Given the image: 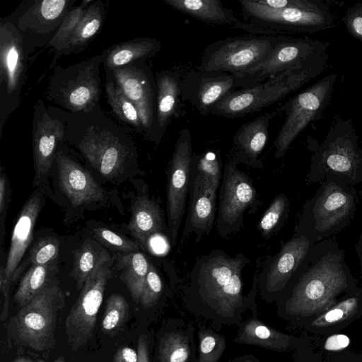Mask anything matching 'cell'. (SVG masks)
Returning <instances> with one entry per match:
<instances>
[{"label": "cell", "mask_w": 362, "mask_h": 362, "mask_svg": "<svg viewBox=\"0 0 362 362\" xmlns=\"http://www.w3.org/2000/svg\"><path fill=\"white\" fill-rule=\"evenodd\" d=\"M249 262L243 253L230 256L221 250L197 257L182 289L183 307L219 328L239 326L248 310L257 315L259 273L255 274L249 292H243V272Z\"/></svg>", "instance_id": "obj_1"}, {"label": "cell", "mask_w": 362, "mask_h": 362, "mask_svg": "<svg viewBox=\"0 0 362 362\" xmlns=\"http://www.w3.org/2000/svg\"><path fill=\"white\" fill-rule=\"evenodd\" d=\"M355 284L344 251L335 239H325L313 245L298 267L277 300V313L286 318L320 313Z\"/></svg>", "instance_id": "obj_2"}, {"label": "cell", "mask_w": 362, "mask_h": 362, "mask_svg": "<svg viewBox=\"0 0 362 362\" xmlns=\"http://www.w3.org/2000/svg\"><path fill=\"white\" fill-rule=\"evenodd\" d=\"M358 203L354 187L327 179L303 205L294 233L306 237L313 243L329 238L350 225Z\"/></svg>", "instance_id": "obj_3"}, {"label": "cell", "mask_w": 362, "mask_h": 362, "mask_svg": "<svg viewBox=\"0 0 362 362\" xmlns=\"http://www.w3.org/2000/svg\"><path fill=\"white\" fill-rule=\"evenodd\" d=\"M306 183H320L327 179L354 187L362 182V147L351 119H337L325 139L313 154Z\"/></svg>", "instance_id": "obj_4"}, {"label": "cell", "mask_w": 362, "mask_h": 362, "mask_svg": "<svg viewBox=\"0 0 362 362\" xmlns=\"http://www.w3.org/2000/svg\"><path fill=\"white\" fill-rule=\"evenodd\" d=\"M64 305L65 296L59 286L42 290L11 318L6 332L8 344L36 351L52 349L56 344L55 329Z\"/></svg>", "instance_id": "obj_5"}, {"label": "cell", "mask_w": 362, "mask_h": 362, "mask_svg": "<svg viewBox=\"0 0 362 362\" xmlns=\"http://www.w3.org/2000/svg\"><path fill=\"white\" fill-rule=\"evenodd\" d=\"M242 11L240 30L250 34L271 36L291 33H315L332 27L333 16L328 6L317 0L308 8H272L256 0H239Z\"/></svg>", "instance_id": "obj_6"}, {"label": "cell", "mask_w": 362, "mask_h": 362, "mask_svg": "<svg viewBox=\"0 0 362 362\" xmlns=\"http://www.w3.org/2000/svg\"><path fill=\"white\" fill-rule=\"evenodd\" d=\"M283 36L250 34L217 40L206 47L195 69L202 72L244 74L259 65Z\"/></svg>", "instance_id": "obj_7"}, {"label": "cell", "mask_w": 362, "mask_h": 362, "mask_svg": "<svg viewBox=\"0 0 362 362\" xmlns=\"http://www.w3.org/2000/svg\"><path fill=\"white\" fill-rule=\"evenodd\" d=\"M323 71L319 69L293 71L252 88L236 89L214 106L210 114L226 119L254 114L286 98Z\"/></svg>", "instance_id": "obj_8"}, {"label": "cell", "mask_w": 362, "mask_h": 362, "mask_svg": "<svg viewBox=\"0 0 362 362\" xmlns=\"http://www.w3.org/2000/svg\"><path fill=\"white\" fill-rule=\"evenodd\" d=\"M112 258L105 250L98 252L95 267L66 317V341L74 351L85 346L93 338L97 314L112 276Z\"/></svg>", "instance_id": "obj_9"}, {"label": "cell", "mask_w": 362, "mask_h": 362, "mask_svg": "<svg viewBox=\"0 0 362 362\" xmlns=\"http://www.w3.org/2000/svg\"><path fill=\"white\" fill-rule=\"evenodd\" d=\"M329 42L308 37L283 36L268 57L257 66L244 74L257 83L290 72L319 69L325 71L329 57Z\"/></svg>", "instance_id": "obj_10"}, {"label": "cell", "mask_w": 362, "mask_h": 362, "mask_svg": "<svg viewBox=\"0 0 362 362\" xmlns=\"http://www.w3.org/2000/svg\"><path fill=\"white\" fill-rule=\"evenodd\" d=\"M337 74L327 75L299 93L279 110L286 117L274 142V157L282 158L299 134L313 121L322 117L329 105Z\"/></svg>", "instance_id": "obj_11"}, {"label": "cell", "mask_w": 362, "mask_h": 362, "mask_svg": "<svg viewBox=\"0 0 362 362\" xmlns=\"http://www.w3.org/2000/svg\"><path fill=\"white\" fill-rule=\"evenodd\" d=\"M218 197L216 223L217 232L223 238L238 232L245 212L255 213L260 205L252 180L238 169L232 158L224 165Z\"/></svg>", "instance_id": "obj_12"}, {"label": "cell", "mask_w": 362, "mask_h": 362, "mask_svg": "<svg viewBox=\"0 0 362 362\" xmlns=\"http://www.w3.org/2000/svg\"><path fill=\"white\" fill-rule=\"evenodd\" d=\"M193 156L191 133L189 129L184 128L179 132L168 172V234L173 247L177 243L185 212Z\"/></svg>", "instance_id": "obj_13"}, {"label": "cell", "mask_w": 362, "mask_h": 362, "mask_svg": "<svg viewBox=\"0 0 362 362\" xmlns=\"http://www.w3.org/2000/svg\"><path fill=\"white\" fill-rule=\"evenodd\" d=\"M258 83L247 74L188 71L182 80V99L202 115L210 114L214 106L230 92L252 88Z\"/></svg>", "instance_id": "obj_14"}, {"label": "cell", "mask_w": 362, "mask_h": 362, "mask_svg": "<svg viewBox=\"0 0 362 362\" xmlns=\"http://www.w3.org/2000/svg\"><path fill=\"white\" fill-rule=\"evenodd\" d=\"M314 244L294 233L274 256L267 257L258 276V292L265 302L279 300Z\"/></svg>", "instance_id": "obj_15"}, {"label": "cell", "mask_w": 362, "mask_h": 362, "mask_svg": "<svg viewBox=\"0 0 362 362\" xmlns=\"http://www.w3.org/2000/svg\"><path fill=\"white\" fill-rule=\"evenodd\" d=\"M148 67L128 64L112 70L115 83L136 107L143 128L152 130L156 124V113L153 78Z\"/></svg>", "instance_id": "obj_16"}, {"label": "cell", "mask_w": 362, "mask_h": 362, "mask_svg": "<svg viewBox=\"0 0 362 362\" xmlns=\"http://www.w3.org/2000/svg\"><path fill=\"white\" fill-rule=\"evenodd\" d=\"M281 112L279 108L267 112L243 124L233 136L232 159L255 168H264L260 155L269 139L272 119Z\"/></svg>", "instance_id": "obj_17"}, {"label": "cell", "mask_w": 362, "mask_h": 362, "mask_svg": "<svg viewBox=\"0 0 362 362\" xmlns=\"http://www.w3.org/2000/svg\"><path fill=\"white\" fill-rule=\"evenodd\" d=\"M196 328L192 322L172 318L166 322L157 341V362H197Z\"/></svg>", "instance_id": "obj_18"}, {"label": "cell", "mask_w": 362, "mask_h": 362, "mask_svg": "<svg viewBox=\"0 0 362 362\" xmlns=\"http://www.w3.org/2000/svg\"><path fill=\"white\" fill-rule=\"evenodd\" d=\"M42 204V198L37 194H32L20 211L13 229L5 267L1 266V282L11 284L16 270L33 239Z\"/></svg>", "instance_id": "obj_19"}, {"label": "cell", "mask_w": 362, "mask_h": 362, "mask_svg": "<svg viewBox=\"0 0 362 362\" xmlns=\"http://www.w3.org/2000/svg\"><path fill=\"white\" fill-rule=\"evenodd\" d=\"M56 160L61 189L74 206L103 199V189L88 170L61 153Z\"/></svg>", "instance_id": "obj_20"}, {"label": "cell", "mask_w": 362, "mask_h": 362, "mask_svg": "<svg viewBox=\"0 0 362 362\" xmlns=\"http://www.w3.org/2000/svg\"><path fill=\"white\" fill-rule=\"evenodd\" d=\"M190 202L181 243L191 233L199 242L204 235H209L213 229L216 216V198L211 195L202 182L191 173Z\"/></svg>", "instance_id": "obj_21"}, {"label": "cell", "mask_w": 362, "mask_h": 362, "mask_svg": "<svg viewBox=\"0 0 362 362\" xmlns=\"http://www.w3.org/2000/svg\"><path fill=\"white\" fill-rule=\"evenodd\" d=\"M80 149L92 166L107 179L120 173L127 156L125 148L106 134L85 139Z\"/></svg>", "instance_id": "obj_22"}, {"label": "cell", "mask_w": 362, "mask_h": 362, "mask_svg": "<svg viewBox=\"0 0 362 362\" xmlns=\"http://www.w3.org/2000/svg\"><path fill=\"white\" fill-rule=\"evenodd\" d=\"M156 81L157 108L154 130L160 139L171 120L182 113V80L177 72L163 71L157 73Z\"/></svg>", "instance_id": "obj_23"}, {"label": "cell", "mask_w": 362, "mask_h": 362, "mask_svg": "<svg viewBox=\"0 0 362 362\" xmlns=\"http://www.w3.org/2000/svg\"><path fill=\"white\" fill-rule=\"evenodd\" d=\"M238 327L233 341L264 348L272 351H287L293 348L297 339L281 332L261 321L257 315L243 320Z\"/></svg>", "instance_id": "obj_24"}, {"label": "cell", "mask_w": 362, "mask_h": 362, "mask_svg": "<svg viewBox=\"0 0 362 362\" xmlns=\"http://www.w3.org/2000/svg\"><path fill=\"white\" fill-rule=\"evenodd\" d=\"M98 62L86 64L80 68L74 79H71L62 88L59 97L62 104L73 111L88 110L98 100L99 84L98 69Z\"/></svg>", "instance_id": "obj_25"}, {"label": "cell", "mask_w": 362, "mask_h": 362, "mask_svg": "<svg viewBox=\"0 0 362 362\" xmlns=\"http://www.w3.org/2000/svg\"><path fill=\"white\" fill-rule=\"evenodd\" d=\"M127 228L140 244L147 248L150 240L164 229V220L157 202L143 194L135 200Z\"/></svg>", "instance_id": "obj_26"}, {"label": "cell", "mask_w": 362, "mask_h": 362, "mask_svg": "<svg viewBox=\"0 0 362 362\" xmlns=\"http://www.w3.org/2000/svg\"><path fill=\"white\" fill-rule=\"evenodd\" d=\"M169 6L205 23L239 29L242 23L235 12L220 0H163Z\"/></svg>", "instance_id": "obj_27"}, {"label": "cell", "mask_w": 362, "mask_h": 362, "mask_svg": "<svg viewBox=\"0 0 362 362\" xmlns=\"http://www.w3.org/2000/svg\"><path fill=\"white\" fill-rule=\"evenodd\" d=\"M1 82L11 93L17 88L23 71V51L20 37L12 25L1 24L0 29Z\"/></svg>", "instance_id": "obj_28"}, {"label": "cell", "mask_w": 362, "mask_h": 362, "mask_svg": "<svg viewBox=\"0 0 362 362\" xmlns=\"http://www.w3.org/2000/svg\"><path fill=\"white\" fill-rule=\"evenodd\" d=\"M63 124L45 115L33 131V153L38 175L46 173L52 164L59 141L64 136Z\"/></svg>", "instance_id": "obj_29"}, {"label": "cell", "mask_w": 362, "mask_h": 362, "mask_svg": "<svg viewBox=\"0 0 362 362\" xmlns=\"http://www.w3.org/2000/svg\"><path fill=\"white\" fill-rule=\"evenodd\" d=\"M57 272V262L44 265H32L21 279L14 294V301L21 307L27 305L51 282Z\"/></svg>", "instance_id": "obj_30"}, {"label": "cell", "mask_w": 362, "mask_h": 362, "mask_svg": "<svg viewBox=\"0 0 362 362\" xmlns=\"http://www.w3.org/2000/svg\"><path fill=\"white\" fill-rule=\"evenodd\" d=\"M160 42L154 38H144L115 47L105 63L112 71L132 62L154 56L160 49Z\"/></svg>", "instance_id": "obj_31"}, {"label": "cell", "mask_w": 362, "mask_h": 362, "mask_svg": "<svg viewBox=\"0 0 362 362\" xmlns=\"http://www.w3.org/2000/svg\"><path fill=\"white\" fill-rule=\"evenodd\" d=\"M149 265L150 262L141 252H134L119 257L118 267L122 270L121 279L136 303L140 302Z\"/></svg>", "instance_id": "obj_32"}, {"label": "cell", "mask_w": 362, "mask_h": 362, "mask_svg": "<svg viewBox=\"0 0 362 362\" xmlns=\"http://www.w3.org/2000/svg\"><path fill=\"white\" fill-rule=\"evenodd\" d=\"M191 173L202 182L211 196L216 198L223 175L220 150L211 149L194 155Z\"/></svg>", "instance_id": "obj_33"}, {"label": "cell", "mask_w": 362, "mask_h": 362, "mask_svg": "<svg viewBox=\"0 0 362 362\" xmlns=\"http://www.w3.org/2000/svg\"><path fill=\"white\" fill-rule=\"evenodd\" d=\"M69 1L66 0H45L37 1L22 18L29 28L40 30L56 23L64 14Z\"/></svg>", "instance_id": "obj_34"}, {"label": "cell", "mask_w": 362, "mask_h": 362, "mask_svg": "<svg viewBox=\"0 0 362 362\" xmlns=\"http://www.w3.org/2000/svg\"><path fill=\"white\" fill-rule=\"evenodd\" d=\"M288 212V197L284 193L277 194L258 221L257 230L264 238H269L284 224Z\"/></svg>", "instance_id": "obj_35"}, {"label": "cell", "mask_w": 362, "mask_h": 362, "mask_svg": "<svg viewBox=\"0 0 362 362\" xmlns=\"http://www.w3.org/2000/svg\"><path fill=\"white\" fill-rule=\"evenodd\" d=\"M197 337V362H218L226 349L225 337L204 325H199Z\"/></svg>", "instance_id": "obj_36"}, {"label": "cell", "mask_w": 362, "mask_h": 362, "mask_svg": "<svg viewBox=\"0 0 362 362\" xmlns=\"http://www.w3.org/2000/svg\"><path fill=\"white\" fill-rule=\"evenodd\" d=\"M103 6L98 1L88 8L66 48L82 45L97 33L103 19Z\"/></svg>", "instance_id": "obj_37"}, {"label": "cell", "mask_w": 362, "mask_h": 362, "mask_svg": "<svg viewBox=\"0 0 362 362\" xmlns=\"http://www.w3.org/2000/svg\"><path fill=\"white\" fill-rule=\"evenodd\" d=\"M105 90L110 105L121 119L137 128L143 127L136 107L115 83L107 82Z\"/></svg>", "instance_id": "obj_38"}, {"label": "cell", "mask_w": 362, "mask_h": 362, "mask_svg": "<svg viewBox=\"0 0 362 362\" xmlns=\"http://www.w3.org/2000/svg\"><path fill=\"white\" fill-rule=\"evenodd\" d=\"M73 254L74 265L71 276L76 281L77 289L81 290L95 267L98 252H95L91 243L86 240Z\"/></svg>", "instance_id": "obj_39"}, {"label": "cell", "mask_w": 362, "mask_h": 362, "mask_svg": "<svg viewBox=\"0 0 362 362\" xmlns=\"http://www.w3.org/2000/svg\"><path fill=\"white\" fill-rule=\"evenodd\" d=\"M129 305L125 298L119 293H113L107 299L101 327L106 332H113L121 327L128 318Z\"/></svg>", "instance_id": "obj_40"}, {"label": "cell", "mask_w": 362, "mask_h": 362, "mask_svg": "<svg viewBox=\"0 0 362 362\" xmlns=\"http://www.w3.org/2000/svg\"><path fill=\"white\" fill-rule=\"evenodd\" d=\"M359 303L360 298L358 293H355L330 307L325 313L313 320L312 325L322 327L341 322L358 310Z\"/></svg>", "instance_id": "obj_41"}, {"label": "cell", "mask_w": 362, "mask_h": 362, "mask_svg": "<svg viewBox=\"0 0 362 362\" xmlns=\"http://www.w3.org/2000/svg\"><path fill=\"white\" fill-rule=\"evenodd\" d=\"M91 1H83L82 4L76 7L64 17L49 45L54 47L57 52L66 49V45L74 34L86 10L83 8Z\"/></svg>", "instance_id": "obj_42"}, {"label": "cell", "mask_w": 362, "mask_h": 362, "mask_svg": "<svg viewBox=\"0 0 362 362\" xmlns=\"http://www.w3.org/2000/svg\"><path fill=\"white\" fill-rule=\"evenodd\" d=\"M164 289L165 286L160 275L154 264L150 262L139 303L145 309L155 307L161 299Z\"/></svg>", "instance_id": "obj_43"}, {"label": "cell", "mask_w": 362, "mask_h": 362, "mask_svg": "<svg viewBox=\"0 0 362 362\" xmlns=\"http://www.w3.org/2000/svg\"><path fill=\"white\" fill-rule=\"evenodd\" d=\"M59 253L57 238L47 236L35 242L30 251L29 260L32 265H44L57 262Z\"/></svg>", "instance_id": "obj_44"}, {"label": "cell", "mask_w": 362, "mask_h": 362, "mask_svg": "<svg viewBox=\"0 0 362 362\" xmlns=\"http://www.w3.org/2000/svg\"><path fill=\"white\" fill-rule=\"evenodd\" d=\"M94 238L102 245L124 254L138 252L139 246L128 238L105 228L93 229Z\"/></svg>", "instance_id": "obj_45"}, {"label": "cell", "mask_w": 362, "mask_h": 362, "mask_svg": "<svg viewBox=\"0 0 362 362\" xmlns=\"http://www.w3.org/2000/svg\"><path fill=\"white\" fill-rule=\"evenodd\" d=\"M342 21L349 33L362 42V2L349 7Z\"/></svg>", "instance_id": "obj_46"}, {"label": "cell", "mask_w": 362, "mask_h": 362, "mask_svg": "<svg viewBox=\"0 0 362 362\" xmlns=\"http://www.w3.org/2000/svg\"><path fill=\"white\" fill-rule=\"evenodd\" d=\"M256 1L272 8H308L313 6L317 0H256Z\"/></svg>", "instance_id": "obj_47"}, {"label": "cell", "mask_w": 362, "mask_h": 362, "mask_svg": "<svg viewBox=\"0 0 362 362\" xmlns=\"http://www.w3.org/2000/svg\"><path fill=\"white\" fill-rule=\"evenodd\" d=\"M350 344L349 338L342 334H333L329 337L325 343L324 348L327 351H340L346 348Z\"/></svg>", "instance_id": "obj_48"}, {"label": "cell", "mask_w": 362, "mask_h": 362, "mask_svg": "<svg viewBox=\"0 0 362 362\" xmlns=\"http://www.w3.org/2000/svg\"><path fill=\"white\" fill-rule=\"evenodd\" d=\"M137 351L128 347L122 346L115 352L112 362H138Z\"/></svg>", "instance_id": "obj_49"}, {"label": "cell", "mask_w": 362, "mask_h": 362, "mask_svg": "<svg viewBox=\"0 0 362 362\" xmlns=\"http://www.w3.org/2000/svg\"><path fill=\"white\" fill-rule=\"evenodd\" d=\"M148 337L141 334L139 337L137 343L138 362H151Z\"/></svg>", "instance_id": "obj_50"}, {"label": "cell", "mask_w": 362, "mask_h": 362, "mask_svg": "<svg viewBox=\"0 0 362 362\" xmlns=\"http://www.w3.org/2000/svg\"><path fill=\"white\" fill-rule=\"evenodd\" d=\"M8 182L6 175L1 172L0 177V213L3 214L7 207L8 202Z\"/></svg>", "instance_id": "obj_51"}, {"label": "cell", "mask_w": 362, "mask_h": 362, "mask_svg": "<svg viewBox=\"0 0 362 362\" xmlns=\"http://www.w3.org/2000/svg\"><path fill=\"white\" fill-rule=\"evenodd\" d=\"M228 362H261L257 358L251 354L238 356Z\"/></svg>", "instance_id": "obj_52"}, {"label": "cell", "mask_w": 362, "mask_h": 362, "mask_svg": "<svg viewBox=\"0 0 362 362\" xmlns=\"http://www.w3.org/2000/svg\"><path fill=\"white\" fill-rule=\"evenodd\" d=\"M355 247L359 260L360 271L362 277V232L360 233Z\"/></svg>", "instance_id": "obj_53"}, {"label": "cell", "mask_w": 362, "mask_h": 362, "mask_svg": "<svg viewBox=\"0 0 362 362\" xmlns=\"http://www.w3.org/2000/svg\"><path fill=\"white\" fill-rule=\"evenodd\" d=\"M35 362H48V361H45L44 360L39 359V360H37ZM49 362H66V361H65V358H64V356H60L57 358L54 359L52 361H49Z\"/></svg>", "instance_id": "obj_54"}, {"label": "cell", "mask_w": 362, "mask_h": 362, "mask_svg": "<svg viewBox=\"0 0 362 362\" xmlns=\"http://www.w3.org/2000/svg\"><path fill=\"white\" fill-rule=\"evenodd\" d=\"M13 362H35L25 357L16 358Z\"/></svg>", "instance_id": "obj_55"}]
</instances>
